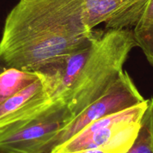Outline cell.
I'll return each mask as SVG.
<instances>
[{
  "label": "cell",
  "instance_id": "cell-11",
  "mask_svg": "<svg viewBox=\"0 0 153 153\" xmlns=\"http://www.w3.org/2000/svg\"><path fill=\"white\" fill-rule=\"evenodd\" d=\"M6 69H7V66L4 64V63L3 62V61L1 59V58H0V73H1L3 71H4Z\"/></svg>",
  "mask_w": 153,
  "mask_h": 153
},
{
  "label": "cell",
  "instance_id": "cell-8",
  "mask_svg": "<svg viewBox=\"0 0 153 153\" xmlns=\"http://www.w3.org/2000/svg\"><path fill=\"white\" fill-rule=\"evenodd\" d=\"M132 31L137 46L142 49L153 67V0H149L141 17Z\"/></svg>",
  "mask_w": 153,
  "mask_h": 153
},
{
  "label": "cell",
  "instance_id": "cell-2",
  "mask_svg": "<svg viewBox=\"0 0 153 153\" xmlns=\"http://www.w3.org/2000/svg\"><path fill=\"white\" fill-rule=\"evenodd\" d=\"M135 46L129 28L94 31L89 56L66 101L73 118L101 97L118 79Z\"/></svg>",
  "mask_w": 153,
  "mask_h": 153
},
{
  "label": "cell",
  "instance_id": "cell-3",
  "mask_svg": "<svg viewBox=\"0 0 153 153\" xmlns=\"http://www.w3.org/2000/svg\"><path fill=\"white\" fill-rule=\"evenodd\" d=\"M148 100L91 123L49 153H74L99 149L105 153H126L134 143Z\"/></svg>",
  "mask_w": 153,
  "mask_h": 153
},
{
  "label": "cell",
  "instance_id": "cell-10",
  "mask_svg": "<svg viewBox=\"0 0 153 153\" xmlns=\"http://www.w3.org/2000/svg\"><path fill=\"white\" fill-rule=\"evenodd\" d=\"M74 153H105V152L104 151L99 149H85V150L79 151V152H76Z\"/></svg>",
  "mask_w": 153,
  "mask_h": 153
},
{
  "label": "cell",
  "instance_id": "cell-6",
  "mask_svg": "<svg viewBox=\"0 0 153 153\" xmlns=\"http://www.w3.org/2000/svg\"><path fill=\"white\" fill-rule=\"evenodd\" d=\"M84 22L90 30L105 23L108 29L134 27L149 0H82Z\"/></svg>",
  "mask_w": 153,
  "mask_h": 153
},
{
  "label": "cell",
  "instance_id": "cell-9",
  "mask_svg": "<svg viewBox=\"0 0 153 153\" xmlns=\"http://www.w3.org/2000/svg\"><path fill=\"white\" fill-rule=\"evenodd\" d=\"M126 153H153V97L148 100L137 137Z\"/></svg>",
  "mask_w": 153,
  "mask_h": 153
},
{
  "label": "cell",
  "instance_id": "cell-4",
  "mask_svg": "<svg viewBox=\"0 0 153 153\" xmlns=\"http://www.w3.org/2000/svg\"><path fill=\"white\" fill-rule=\"evenodd\" d=\"M73 119L65 102L58 100L19 128L0 134L2 153H49L61 130Z\"/></svg>",
  "mask_w": 153,
  "mask_h": 153
},
{
  "label": "cell",
  "instance_id": "cell-7",
  "mask_svg": "<svg viewBox=\"0 0 153 153\" xmlns=\"http://www.w3.org/2000/svg\"><path fill=\"white\" fill-rule=\"evenodd\" d=\"M40 72L7 68L0 73V105L40 78Z\"/></svg>",
  "mask_w": 153,
  "mask_h": 153
},
{
  "label": "cell",
  "instance_id": "cell-5",
  "mask_svg": "<svg viewBox=\"0 0 153 153\" xmlns=\"http://www.w3.org/2000/svg\"><path fill=\"white\" fill-rule=\"evenodd\" d=\"M145 100L128 73L123 71L118 79L101 97L73 118L61 130L52 149L71 138L91 123L137 105Z\"/></svg>",
  "mask_w": 153,
  "mask_h": 153
},
{
  "label": "cell",
  "instance_id": "cell-1",
  "mask_svg": "<svg viewBox=\"0 0 153 153\" xmlns=\"http://www.w3.org/2000/svg\"><path fill=\"white\" fill-rule=\"evenodd\" d=\"M82 0H19L7 14L0 58L7 68L44 72L88 44Z\"/></svg>",
  "mask_w": 153,
  "mask_h": 153
},
{
  "label": "cell",
  "instance_id": "cell-12",
  "mask_svg": "<svg viewBox=\"0 0 153 153\" xmlns=\"http://www.w3.org/2000/svg\"><path fill=\"white\" fill-rule=\"evenodd\" d=\"M0 153H2V152H1V151H0Z\"/></svg>",
  "mask_w": 153,
  "mask_h": 153
}]
</instances>
